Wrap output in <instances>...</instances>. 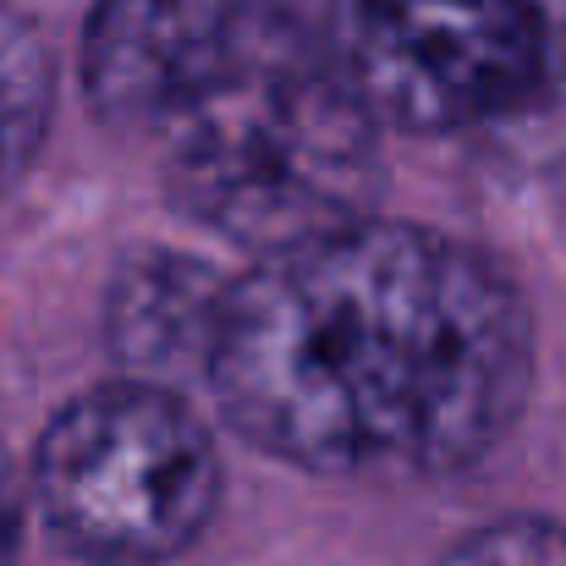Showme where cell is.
Masks as SVG:
<instances>
[{"label": "cell", "instance_id": "6da1fadb", "mask_svg": "<svg viewBox=\"0 0 566 566\" xmlns=\"http://www.w3.org/2000/svg\"><path fill=\"white\" fill-rule=\"evenodd\" d=\"M203 379L237 440L303 473L451 479L523 418L534 314L473 242L364 214L226 281Z\"/></svg>", "mask_w": 566, "mask_h": 566}, {"label": "cell", "instance_id": "7a4b0ae2", "mask_svg": "<svg viewBox=\"0 0 566 566\" xmlns=\"http://www.w3.org/2000/svg\"><path fill=\"white\" fill-rule=\"evenodd\" d=\"M149 144L182 214L253 253L375 214L379 116L342 66L325 0L198 88Z\"/></svg>", "mask_w": 566, "mask_h": 566}, {"label": "cell", "instance_id": "3957f363", "mask_svg": "<svg viewBox=\"0 0 566 566\" xmlns=\"http://www.w3.org/2000/svg\"><path fill=\"white\" fill-rule=\"evenodd\" d=\"M28 479L50 539L83 566H171L226 495L214 434L166 379L72 396L44 423Z\"/></svg>", "mask_w": 566, "mask_h": 566}, {"label": "cell", "instance_id": "277c9868", "mask_svg": "<svg viewBox=\"0 0 566 566\" xmlns=\"http://www.w3.org/2000/svg\"><path fill=\"white\" fill-rule=\"evenodd\" d=\"M331 39L379 127L462 133L528 105L545 83L534 0H325Z\"/></svg>", "mask_w": 566, "mask_h": 566}, {"label": "cell", "instance_id": "5b68a950", "mask_svg": "<svg viewBox=\"0 0 566 566\" xmlns=\"http://www.w3.org/2000/svg\"><path fill=\"white\" fill-rule=\"evenodd\" d=\"M314 0H94L77 72L99 122L155 138L198 88Z\"/></svg>", "mask_w": 566, "mask_h": 566}, {"label": "cell", "instance_id": "8992f818", "mask_svg": "<svg viewBox=\"0 0 566 566\" xmlns=\"http://www.w3.org/2000/svg\"><path fill=\"white\" fill-rule=\"evenodd\" d=\"M220 297L226 281L198 259H133L111 286V347L144 375H177L188 364L203 375Z\"/></svg>", "mask_w": 566, "mask_h": 566}, {"label": "cell", "instance_id": "52a82bcc", "mask_svg": "<svg viewBox=\"0 0 566 566\" xmlns=\"http://www.w3.org/2000/svg\"><path fill=\"white\" fill-rule=\"evenodd\" d=\"M55 116V61L39 28L0 0V198L28 177Z\"/></svg>", "mask_w": 566, "mask_h": 566}, {"label": "cell", "instance_id": "ba28073f", "mask_svg": "<svg viewBox=\"0 0 566 566\" xmlns=\"http://www.w3.org/2000/svg\"><path fill=\"white\" fill-rule=\"evenodd\" d=\"M440 566H566V523L539 517V512L484 523L462 534L440 556Z\"/></svg>", "mask_w": 566, "mask_h": 566}, {"label": "cell", "instance_id": "9c48e42d", "mask_svg": "<svg viewBox=\"0 0 566 566\" xmlns=\"http://www.w3.org/2000/svg\"><path fill=\"white\" fill-rule=\"evenodd\" d=\"M28 512H33V479H28V468H17V457L0 440V566H17L22 556Z\"/></svg>", "mask_w": 566, "mask_h": 566}]
</instances>
